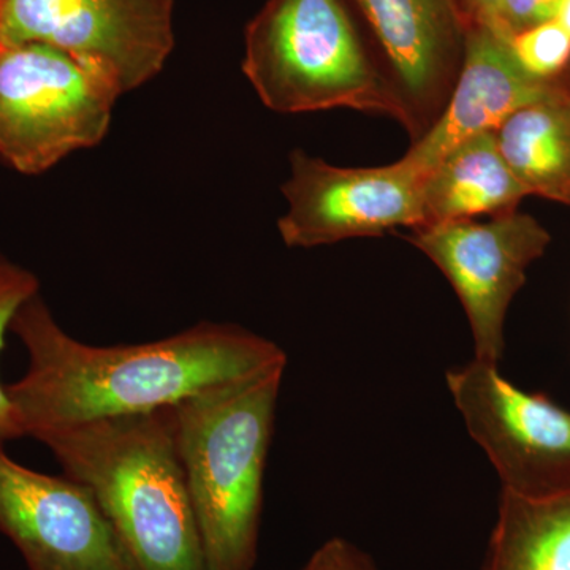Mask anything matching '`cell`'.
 Listing matches in <instances>:
<instances>
[{"instance_id": "obj_19", "label": "cell", "mask_w": 570, "mask_h": 570, "mask_svg": "<svg viewBox=\"0 0 570 570\" xmlns=\"http://www.w3.org/2000/svg\"><path fill=\"white\" fill-rule=\"evenodd\" d=\"M299 570H377L370 554L348 542L333 538L314 551L313 557Z\"/></svg>"}, {"instance_id": "obj_1", "label": "cell", "mask_w": 570, "mask_h": 570, "mask_svg": "<svg viewBox=\"0 0 570 570\" xmlns=\"http://www.w3.org/2000/svg\"><path fill=\"white\" fill-rule=\"evenodd\" d=\"M29 356L7 385L26 436L92 420L171 407L205 390L287 366L273 341L234 324L200 322L164 340L91 346L71 337L41 295L11 324Z\"/></svg>"}, {"instance_id": "obj_4", "label": "cell", "mask_w": 570, "mask_h": 570, "mask_svg": "<svg viewBox=\"0 0 570 570\" xmlns=\"http://www.w3.org/2000/svg\"><path fill=\"white\" fill-rule=\"evenodd\" d=\"M243 71L269 110L348 108L407 129L403 100L346 0H266L246 28Z\"/></svg>"}, {"instance_id": "obj_2", "label": "cell", "mask_w": 570, "mask_h": 570, "mask_svg": "<svg viewBox=\"0 0 570 570\" xmlns=\"http://www.w3.org/2000/svg\"><path fill=\"white\" fill-rule=\"evenodd\" d=\"M92 491L135 570H208L171 407L33 434Z\"/></svg>"}, {"instance_id": "obj_7", "label": "cell", "mask_w": 570, "mask_h": 570, "mask_svg": "<svg viewBox=\"0 0 570 570\" xmlns=\"http://www.w3.org/2000/svg\"><path fill=\"white\" fill-rule=\"evenodd\" d=\"M448 385L502 490L524 498L570 491L569 411L546 395L515 387L498 365L475 358L449 371Z\"/></svg>"}, {"instance_id": "obj_8", "label": "cell", "mask_w": 570, "mask_h": 570, "mask_svg": "<svg viewBox=\"0 0 570 570\" xmlns=\"http://www.w3.org/2000/svg\"><path fill=\"white\" fill-rule=\"evenodd\" d=\"M406 239L434 262L459 295L474 337V358L498 365L510 303L523 287L528 268L546 254L549 230L515 209L483 223L420 225Z\"/></svg>"}, {"instance_id": "obj_14", "label": "cell", "mask_w": 570, "mask_h": 570, "mask_svg": "<svg viewBox=\"0 0 570 570\" xmlns=\"http://www.w3.org/2000/svg\"><path fill=\"white\" fill-rule=\"evenodd\" d=\"M497 138L528 194L570 206V88L513 112Z\"/></svg>"}, {"instance_id": "obj_5", "label": "cell", "mask_w": 570, "mask_h": 570, "mask_svg": "<svg viewBox=\"0 0 570 570\" xmlns=\"http://www.w3.org/2000/svg\"><path fill=\"white\" fill-rule=\"evenodd\" d=\"M119 97L69 52L0 45V163L24 176L47 174L107 137Z\"/></svg>"}, {"instance_id": "obj_3", "label": "cell", "mask_w": 570, "mask_h": 570, "mask_svg": "<svg viewBox=\"0 0 570 570\" xmlns=\"http://www.w3.org/2000/svg\"><path fill=\"white\" fill-rule=\"evenodd\" d=\"M285 366L171 406L176 449L208 570H254Z\"/></svg>"}, {"instance_id": "obj_12", "label": "cell", "mask_w": 570, "mask_h": 570, "mask_svg": "<svg viewBox=\"0 0 570 570\" xmlns=\"http://www.w3.org/2000/svg\"><path fill=\"white\" fill-rule=\"evenodd\" d=\"M568 88L570 82L534 80L517 62L509 36L497 26L471 22L463 63L444 111L403 157L426 175L459 142L497 132L520 108Z\"/></svg>"}, {"instance_id": "obj_21", "label": "cell", "mask_w": 570, "mask_h": 570, "mask_svg": "<svg viewBox=\"0 0 570 570\" xmlns=\"http://www.w3.org/2000/svg\"><path fill=\"white\" fill-rule=\"evenodd\" d=\"M557 20L560 21L562 28L570 33V0H562L560 13H558Z\"/></svg>"}, {"instance_id": "obj_15", "label": "cell", "mask_w": 570, "mask_h": 570, "mask_svg": "<svg viewBox=\"0 0 570 570\" xmlns=\"http://www.w3.org/2000/svg\"><path fill=\"white\" fill-rule=\"evenodd\" d=\"M480 570H570V491L524 498L502 490Z\"/></svg>"}, {"instance_id": "obj_6", "label": "cell", "mask_w": 570, "mask_h": 570, "mask_svg": "<svg viewBox=\"0 0 570 570\" xmlns=\"http://www.w3.org/2000/svg\"><path fill=\"white\" fill-rule=\"evenodd\" d=\"M175 37V0H0V45L69 52L121 96L163 71Z\"/></svg>"}, {"instance_id": "obj_18", "label": "cell", "mask_w": 570, "mask_h": 570, "mask_svg": "<svg viewBox=\"0 0 570 570\" xmlns=\"http://www.w3.org/2000/svg\"><path fill=\"white\" fill-rule=\"evenodd\" d=\"M562 0H499L497 26L505 36L557 20Z\"/></svg>"}, {"instance_id": "obj_17", "label": "cell", "mask_w": 570, "mask_h": 570, "mask_svg": "<svg viewBox=\"0 0 570 570\" xmlns=\"http://www.w3.org/2000/svg\"><path fill=\"white\" fill-rule=\"evenodd\" d=\"M521 69L534 80L570 82V33L558 20L543 22L510 37Z\"/></svg>"}, {"instance_id": "obj_16", "label": "cell", "mask_w": 570, "mask_h": 570, "mask_svg": "<svg viewBox=\"0 0 570 570\" xmlns=\"http://www.w3.org/2000/svg\"><path fill=\"white\" fill-rule=\"evenodd\" d=\"M40 294L39 277L31 269L14 264L0 253V352L6 344L7 333L22 306ZM26 436L17 409L11 403L7 385L0 382V442Z\"/></svg>"}, {"instance_id": "obj_11", "label": "cell", "mask_w": 570, "mask_h": 570, "mask_svg": "<svg viewBox=\"0 0 570 570\" xmlns=\"http://www.w3.org/2000/svg\"><path fill=\"white\" fill-rule=\"evenodd\" d=\"M362 14L407 112L406 132L419 141L450 99L469 21L460 0H346Z\"/></svg>"}, {"instance_id": "obj_13", "label": "cell", "mask_w": 570, "mask_h": 570, "mask_svg": "<svg viewBox=\"0 0 570 570\" xmlns=\"http://www.w3.org/2000/svg\"><path fill=\"white\" fill-rule=\"evenodd\" d=\"M527 197L502 156L497 132L474 135L450 149L423 178V225L515 212Z\"/></svg>"}, {"instance_id": "obj_10", "label": "cell", "mask_w": 570, "mask_h": 570, "mask_svg": "<svg viewBox=\"0 0 570 570\" xmlns=\"http://www.w3.org/2000/svg\"><path fill=\"white\" fill-rule=\"evenodd\" d=\"M0 532L29 570H135L88 487L21 466L2 442Z\"/></svg>"}, {"instance_id": "obj_9", "label": "cell", "mask_w": 570, "mask_h": 570, "mask_svg": "<svg viewBox=\"0 0 570 570\" xmlns=\"http://www.w3.org/2000/svg\"><path fill=\"white\" fill-rule=\"evenodd\" d=\"M423 178L404 157L382 167L347 168L296 149L283 186L287 212L277 223L281 238L288 247L309 249L420 227Z\"/></svg>"}, {"instance_id": "obj_20", "label": "cell", "mask_w": 570, "mask_h": 570, "mask_svg": "<svg viewBox=\"0 0 570 570\" xmlns=\"http://www.w3.org/2000/svg\"><path fill=\"white\" fill-rule=\"evenodd\" d=\"M464 11H466L469 21L487 22L493 24L497 22L499 0H460Z\"/></svg>"}]
</instances>
